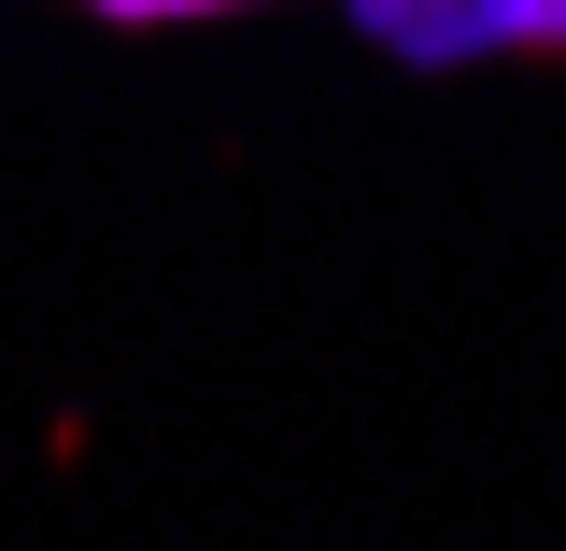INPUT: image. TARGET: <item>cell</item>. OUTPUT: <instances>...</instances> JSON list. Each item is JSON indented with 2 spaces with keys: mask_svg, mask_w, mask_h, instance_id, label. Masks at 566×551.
<instances>
[{
  "mask_svg": "<svg viewBox=\"0 0 566 551\" xmlns=\"http://www.w3.org/2000/svg\"><path fill=\"white\" fill-rule=\"evenodd\" d=\"M354 29L382 43V57H510V43H566V0H354Z\"/></svg>",
  "mask_w": 566,
  "mask_h": 551,
  "instance_id": "1",
  "label": "cell"
},
{
  "mask_svg": "<svg viewBox=\"0 0 566 551\" xmlns=\"http://www.w3.org/2000/svg\"><path fill=\"white\" fill-rule=\"evenodd\" d=\"M85 14H114V29H185V14H241V0H85Z\"/></svg>",
  "mask_w": 566,
  "mask_h": 551,
  "instance_id": "2",
  "label": "cell"
}]
</instances>
